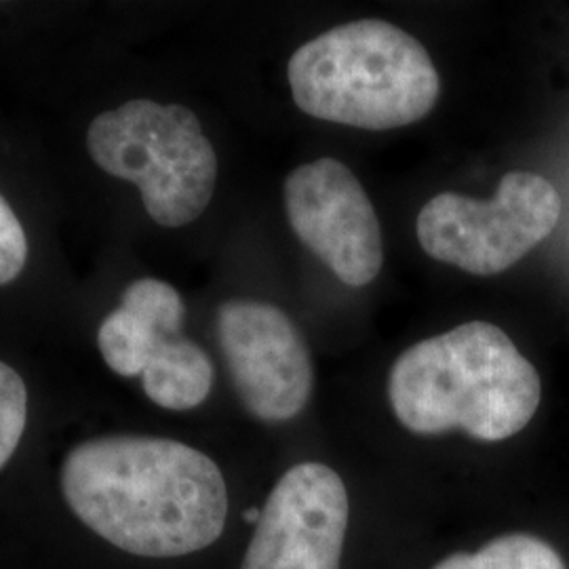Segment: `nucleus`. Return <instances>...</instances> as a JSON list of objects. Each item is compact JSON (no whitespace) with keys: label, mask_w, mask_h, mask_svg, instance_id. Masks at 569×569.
<instances>
[{"label":"nucleus","mask_w":569,"mask_h":569,"mask_svg":"<svg viewBox=\"0 0 569 569\" xmlns=\"http://www.w3.org/2000/svg\"><path fill=\"white\" fill-rule=\"evenodd\" d=\"M561 218L557 188L538 173H507L491 201L441 192L418 216L430 258L470 274H500L542 243Z\"/></svg>","instance_id":"obj_5"},{"label":"nucleus","mask_w":569,"mask_h":569,"mask_svg":"<svg viewBox=\"0 0 569 569\" xmlns=\"http://www.w3.org/2000/svg\"><path fill=\"white\" fill-rule=\"evenodd\" d=\"M28 422V388L16 369L0 361V468L20 446Z\"/></svg>","instance_id":"obj_11"},{"label":"nucleus","mask_w":569,"mask_h":569,"mask_svg":"<svg viewBox=\"0 0 569 569\" xmlns=\"http://www.w3.org/2000/svg\"><path fill=\"white\" fill-rule=\"evenodd\" d=\"M216 331L234 390L253 418L287 422L308 406L312 359L305 336L281 308L230 300L218 310Z\"/></svg>","instance_id":"obj_7"},{"label":"nucleus","mask_w":569,"mask_h":569,"mask_svg":"<svg viewBox=\"0 0 569 569\" xmlns=\"http://www.w3.org/2000/svg\"><path fill=\"white\" fill-rule=\"evenodd\" d=\"M287 79L308 117L369 131L422 121L441 93L425 44L380 20L336 26L306 42Z\"/></svg>","instance_id":"obj_3"},{"label":"nucleus","mask_w":569,"mask_h":569,"mask_svg":"<svg viewBox=\"0 0 569 569\" xmlns=\"http://www.w3.org/2000/svg\"><path fill=\"white\" fill-rule=\"evenodd\" d=\"M287 220L300 241L350 287L371 283L385 264L376 209L357 176L336 159L300 164L284 180Z\"/></svg>","instance_id":"obj_8"},{"label":"nucleus","mask_w":569,"mask_h":569,"mask_svg":"<svg viewBox=\"0 0 569 569\" xmlns=\"http://www.w3.org/2000/svg\"><path fill=\"white\" fill-rule=\"evenodd\" d=\"M72 512L112 547L154 559L211 547L226 528L224 475L173 439L114 435L84 441L61 467Z\"/></svg>","instance_id":"obj_1"},{"label":"nucleus","mask_w":569,"mask_h":569,"mask_svg":"<svg viewBox=\"0 0 569 569\" xmlns=\"http://www.w3.org/2000/svg\"><path fill=\"white\" fill-rule=\"evenodd\" d=\"M350 500L321 462L289 468L270 491L241 569H340Z\"/></svg>","instance_id":"obj_9"},{"label":"nucleus","mask_w":569,"mask_h":569,"mask_svg":"<svg viewBox=\"0 0 569 569\" xmlns=\"http://www.w3.org/2000/svg\"><path fill=\"white\" fill-rule=\"evenodd\" d=\"M388 399L413 435L505 441L531 422L542 382L500 327L472 321L407 348L390 369Z\"/></svg>","instance_id":"obj_2"},{"label":"nucleus","mask_w":569,"mask_h":569,"mask_svg":"<svg viewBox=\"0 0 569 569\" xmlns=\"http://www.w3.org/2000/svg\"><path fill=\"white\" fill-rule=\"evenodd\" d=\"M28 262V237L13 207L0 194V287L16 281Z\"/></svg>","instance_id":"obj_12"},{"label":"nucleus","mask_w":569,"mask_h":569,"mask_svg":"<svg viewBox=\"0 0 569 569\" xmlns=\"http://www.w3.org/2000/svg\"><path fill=\"white\" fill-rule=\"evenodd\" d=\"M432 569H568V566L542 538L505 533L475 552H453Z\"/></svg>","instance_id":"obj_10"},{"label":"nucleus","mask_w":569,"mask_h":569,"mask_svg":"<svg viewBox=\"0 0 569 569\" xmlns=\"http://www.w3.org/2000/svg\"><path fill=\"white\" fill-rule=\"evenodd\" d=\"M186 306L176 287L140 279L98 329L103 361L122 378L142 376L152 403L171 411L201 406L213 387V363L183 336Z\"/></svg>","instance_id":"obj_6"},{"label":"nucleus","mask_w":569,"mask_h":569,"mask_svg":"<svg viewBox=\"0 0 569 569\" xmlns=\"http://www.w3.org/2000/svg\"><path fill=\"white\" fill-rule=\"evenodd\" d=\"M87 148L106 173L140 188L157 224H190L211 203L218 157L194 112L183 106L122 103L93 119Z\"/></svg>","instance_id":"obj_4"}]
</instances>
